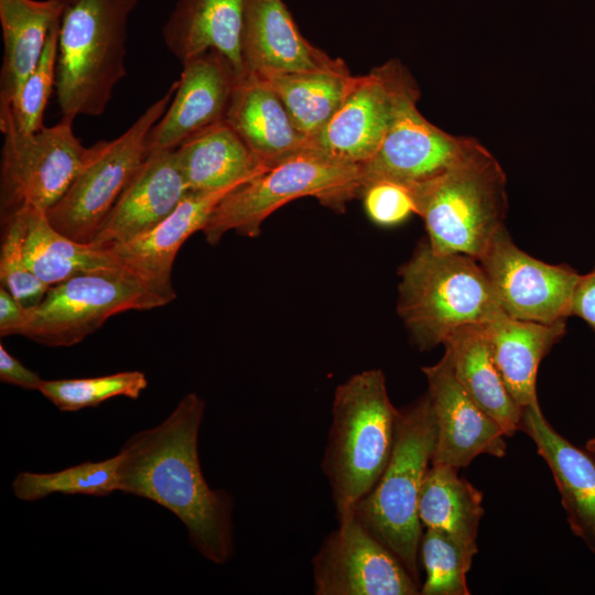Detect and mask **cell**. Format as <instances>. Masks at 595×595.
Returning <instances> with one entry per match:
<instances>
[{
  "label": "cell",
  "mask_w": 595,
  "mask_h": 595,
  "mask_svg": "<svg viewBox=\"0 0 595 595\" xmlns=\"http://www.w3.org/2000/svg\"><path fill=\"white\" fill-rule=\"evenodd\" d=\"M204 411V400L188 393L163 422L129 437L117 454L118 491L174 513L192 547L221 565L234 554V499L212 489L203 475L198 434Z\"/></svg>",
  "instance_id": "cell-1"
},
{
  "label": "cell",
  "mask_w": 595,
  "mask_h": 595,
  "mask_svg": "<svg viewBox=\"0 0 595 595\" xmlns=\"http://www.w3.org/2000/svg\"><path fill=\"white\" fill-rule=\"evenodd\" d=\"M398 414L380 369L360 371L337 386L322 459L337 518L351 512L382 475L392 453Z\"/></svg>",
  "instance_id": "cell-2"
},
{
  "label": "cell",
  "mask_w": 595,
  "mask_h": 595,
  "mask_svg": "<svg viewBox=\"0 0 595 595\" xmlns=\"http://www.w3.org/2000/svg\"><path fill=\"white\" fill-rule=\"evenodd\" d=\"M407 186L435 251L479 260L505 227L506 175L479 141L439 174Z\"/></svg>",
  "instance_id": "cell-3"
},
{
  "label": "cell",
  "mask_w": 595,
  "mask_h": 595,
  "mask_svg": "<svg viewBox=\"0 0 595 595\" xmlns=\"http://www.w3.org/2000/svg\"><path fill=\"white\" fill-rule=\"evenodd\" d=\"M398 274V314L421 350L443 344L461 326L487 324L505 313L470 256L435 251L423 240Z\"/></svg>",
  "instance_id": "cell-4"
},
{
  "label": "cell",
  "mask_w": 595,
  "mask_h": 595,
  "mask_svg": "<svg viewBox=\"0 0 595 595\" xmlns=\"http://www.w3.org/2000/svg\"><path fill=\"white\" fill-rule=\"evenodd\" d=\"M138 0H76L58 29L55 94L63 118L99 116L126 76L130 13Z\"/></svg>",
  "instance_id": "cell-5"
},
{
  "label": "cell",
  "mask_w": 595,
  "mask_h": 595,
  "mask_svg": "<svg viewBox=\"0 0 595 595\" xmlns=\"http://www.w3.org/2000/svg\"><path fill=\"white\" fill-rule=\"evenodd\" d=\"M360 193L361 165L338 161L307 147L270 163L228 192L202 231L212 246L231 230L255 238L267 217L291 201L312 196L340 212Z\"/></svg>",
  "instance_id": "cell-6"
},
{
  "label": "cell",
  "mask_w": 595,
  "mask_h": 595,
  "mask_svg": "<svg viewBox=\"0 0 595 595\" xmlns=\"http://www.w3.org/2000/svg\"><path fill=\"white\" fill-rule=\"evenodd\" d=\"M436 426L428 393L399 409L390 459L370 493L354 508L357 519L402 562L420 585V490L434 453ZM421 587V585H420Z\"/></svg>",
  "instance_id": "cell-7"
},
{
  "label": "cell",
  "mask_w": 595,
  "mask_h": 595,
  "mask_svg": "<svg viewBox=\"0 0 595 595\" xmlns=\"http://www.w3.org/2000/svg\"><path fill=\"white\" fill-rule=\"evenodd\" d=\"M177 80L136 121L112 140L87 148L71 186L47 212L51 225L64 236L90 245L101 225L147 159L148 138L167 109Z\"/></svg>",
  "instance_id": "cell-8"
},
{
  "label": "cell",
  "mask_w": 595,
  "mask_h": 595,
  "mask_svg": "<svg viewBox=\"0 0 595 595\" xmlns=\"http://www.w3.org/2000/svg\"><path fill=\"white\" fill-rule=\"evenodd\" d=\"M166 303L123 267L99 269L50 286L26 309L18 335L50 347H68L99 329L111 316Z\"/></svg>",
  "instance_id": "cell-9"
},
{
  "label": "cell",
  "mask_w": 595,
  "mask_h": 595,
  "mask_svg": "<svg viewBox=\"0 0 595 595\" xmlns=\"http://www.w3.org/2000/svg\"><path fill=\"white\" fill-rule=\"evenodd\" d=\"M73 121L62 118L52 127L24 133L8 118H0L1 220L26 206L46 213L68 190L87 152L73 131Z\"/></svg>",
  "instance_id": "cell-10"
},
{
  "label": "cell",
  "mask_w": 595,
  "mask_h": 595,
  "mask_svg": "<svg viewBox=\"0 0 595 595\" xmlns=\"http://www.w3.org/2000/svg\"><path fill=\"white\" fill-rule=\"evenodd\" d=\"M315 595H416L420 585L355 516L338 517L312 559Z\"/></svg>",
  "instance_id": "cell-11"
},
{
  "label": "cell",
  "mask_w": 595,
  "mask_h": 595,
  "mask_svg": "<svg viewBox=\"0 0 595 595\" xmlns=\"http://www.w3.org/2000/svg\"><path fill=\"white\" fill-rule=\"evenodd\" d=\"M419 98L420 89L409 74L379 149L361 165V192L377 181L403 185L425 181L448 167L476 143L474 138L450 134L426 120L416 107Z\"/></svg>",
  "instance_id": "cell-12"
},
{
  "label": "cell",
  "mask_w": 595,
  "mask_h": 595,
  "mask_svg": "<svg viewBox=\"0 0 595 595\" xmlns=\"http://www.w3.org/2000/svg\"><path fill=\"white\" fill-rule=\"evenodd\" d=\"M502 311L510 317L554 323L570 316L580 274L518 248L504 227L479 258Z\"/></svg>",
  "instance_id": "cell-13"
},
{
  "label": "cell",
  "mask_w": 595,
  "mask_h": 595,
  "mask_svg": "<svg viewBox=\"0 0 595 595\" xmlns=\"http://www.w3.org/2000/svg\"><path fill=\"white\" fill-rule=\"evenodd\" d=\"M409 71L398 60L372 68L359 80L310 147L338 161L363 165L379 149Z\"/></svg>",
  "instance_id": "cell-14"
},
{
  "label": "cell",
  "mask_w": 595,
  "mask_h": 595,
  "mask_svg": "<svg viewBox=\"0 0 595 595\" xmlns=\"http://www.w3.org/2000/svg\"><path fill=\"white\" fill-rule=\"evenodd\" d=\"M428 381L436 441L431 464L461 469L482 455H506L505 434L457 381L448 355L422 368Z\"/></svg>",
  "instance_id": "cell-15"
},
{
  "label": "cell",
  "mask_w": 595,
  "mask_h": 595,
  "mask_svg": "<svg viewBox=\"0 0 595 595\" xmlns=\"http://www.w3.org/2000/svg\"><path fill=\"white\" fill-rule=\"evenodd\" d=\"M173 98L148 138V151L177 148L192 134L225 120L239 77L218 52L208 51L183 64Z\"/></svg>",
  "instance_id": "cell-16"
},
{
  "label": "cell",
  "mask_w": 595,
  "mask_h": 595,
  "mask_svg": "<svg viewBox=\"0 0 595 595\" xmlns=\"http://www.w3.org/2000/svg\"><path fill=\"white\" fill-rule=\"evenodd\" d=\"M231 190L188 191L153 228L107 250L120 267L134 273L169 304L176 298L172 273L178 250L187 238L203 230L215 206Z\"/></svg>",
  "instance_id": "cell-17"
},
{
  "label": "cell",
  "mask_w": 595,
  "mask_h": 595,
  "mask_svg": "<svg viewBox=\"0 0 595 595\" xmlns=\"http://www.w3.org/2000/svg\"><path fill=\"white\" fill-rule=\"evenodd\" d=\"M187 192L175 149L149 153L90 245L107 249L148 231L166 218Z\"/></svg>",
  "instance_id": "cell-18"
},
{
  "label": "cell",
  "mask_w": 595,
  "mask_h": 595,
  "mask_svg": "<svg viewBox=\"0 0 595 595\" xmlns=\"http://www.w3.org/2000/svg\"><path fill=\"white\" fill-rule=\"evenodd\" d=\"M241 52L247 74L347 67L301 34L282 0H247Z\"/></svg>",
  "instance_id": "cell-19"
},
{
  "label": "cell",
  "mask_w": 595,
  "mask_h": 595,
  "mask_svg": "<svg viewBox=\"0 0 595 595\" xmlns=\"http://www.w3.org/2000/svg\"><path fill=\"white\" fill-rule=\"evenodd\" d=\"M520 431L548 464L571 530L595 554V461L559 434L541 409H523Z\"/></svg>",
  "instance_id": "cell-20"
},
{
  "label": "cell",
  "mask_w": 595,
  "mask_h": 595,
  "mask_svg": "<svg viewBox=\"0 0 595 595\" xmlns=\"http://www.w3.org/2000/svg\"><path fill=\"white\" fill-rule=\"evenodd\" d=\"M246 8L247 0H178L163 25V41L182 64L216 51L242 78L247 75L241 52Z\"/></svg>",
  "instance_id": "cell-21"
},
{
  "label": "cell",
  "mask_w": 595,
  "mask_h": 595,
  "mask_svg": "<svg viewBox=\"0 0 595 595\" xmlns=\"http://www.w3.org/2000/svg\"><path fill=\"white\" fill-rule=\"evenodd\" d=\"M225 121L264 164L309 147L274 89L258 74L237 80Z\"/></svg>",
  "instance_id": "cell-22"
},
{
  "label": "cell",
  "mask_w": 595,
  "mask_h": 595,
  "mask_svg": "<svg viewBox=\"0 0 595 595\" xmlns=\"http://www.w3.org/2000/svg\"><path fill=\"white\" fill-rule=\"evenodd\" d=\"M485 326L494 360L509 393L522 409H540L538 369L543 357L563 337L565 320L539 323L502 313Z\"/></svg>",
  "instance_id": "cell-23"
},
{
  "label": "cell",
  "mask_w": 595,
  "mask_h": 595,
  "mask_svg": "<svg viewBox=\"0 0 595 595\" xmlns=\"http://www.w3.org/2000/svg\"><path fill=\"white\" fill-rule=\"evenodd\" d=\"M486 324L456 328L443 342L453 372L468 396L506 436L520 431L523 409L509 393L494 360Z\"/></svg>",
  "instance_id": "cell-24"
},
{
  "label": "cell",
  "mask_w": 595,
  "mask_h": 595,
  "mask_svg": "<svg viewBox=\"0 0 595 595\" xmlns=\"http://www.w3.org/2000/svg\"><path fill=\"white\" fill-rule=\"evenodd\" d=\"M175 152L188 191L234 188L269 165L225 120L192 134Z\"/></svg>",
  "instance_id": "cell-25"
},
{
  "label": "cell",
  "mask_w": 595,
  "mask_h": 595,
  "mask_svg": "<svg viewBox=\"0 0 595 595\" xmlns=\"http://www.w3.org/2000/svg\"><path fill=\"white\" fill-rule=\"evenodd\" d=\"M64 9L57 0H0V105H9L33 72Z\"/></svg>",
  "instance_id": "cell-26"
},
{
  "label": "cell",
  "mask_w": 595,
  "mask_h": 595,
  "mask_svg": "<svg viewBox=\"0 0 595 595\" xmlns=\"http://www.w3.org/2000/svg\"><path fill=\"white\" fill-rule=\"evenodd\" d=\"M418 512L422 527L447 533L470 560L477 554L483 493L462 478L457 468L430 465L420 490Z\"/></svg>",
  "instance_id": "cell-27"
},
{
  "label": "cell",
  "mask_w": 595,
  "mask_h": 595,
  "mask_svg": "<svg viewBox=\"0 0 595 595\" xmlns=\"http://www.w3.org/2000/svg\"><path fill=\"white\" fill-rule=\"evenodd\" d=\"M258 75L274 89L309 144L338 110L360 76L351 75L348 67Z\"/></svg>",
  "instance_id": "cell-28"
},
{
  "label": "cell",
  "mask_w": 595,
  "mask_h": 595,
  "mask_svg": "<svg viewBox=\"0 0 595 595\" xmlns=\"http://www.w3.org/2000/svg\"><path fill=\"white\" fill-rule=\"evenodd\" d=\"M21 209L25 216L23 250L26 264L47 285L119 266L107 249L78 242L57 231L44 210L31 206Z\"/></svg>",
  "instance_id": "cell-29"
},
{
  "label": "cell",
  "mask_w": 595,
  "mask_h": 595,
  "mask_svg": "<svg viewBox=\"0 0 595 595\" xmlns=\"http://www.w3.org/2000/svg\"><path fill=\"white\" fill-rule=\"evenodd\" d=\"M118 456L84 462L54 473H19L12 482L17 498L36 501L53 494L105 497L118 491Z\"/></svg>",
  "instance_id": "cell-30"
},
{
  "label": "cell",
  "mask_w": 595,
  "mask_h": 595,
  "mask_svg": "<svg viewBox=\"0 0 595 595\" xmlns=\"http://www.w3.org/2000/svg\"><path fill=\"white\" fill-rule=\"evenodd\" d=\"M147 387L142 371L129 370L91 378L43 380L39 391L58 410L74 412L116 397L136 400Z\"/></svg>",
  "instance_id": "cell-31"
},
{
  "label": "cell",
  "mask_w": 595,
  "mask_h": 595,
  "mask_svg": "<svg viewBox=\"0 0 595 595\" xmlns=\"http://www.w3.org/2000/svg\"><path fill=\"white\" fill-rule=\"evenodd\" d=\"M419 561L425 572L422 595H468L466 575L473 560L447 533L425 528L419 547Z\"/></svg>",
  "instance_id": "cell-32"
},
{
  "label": "cell",
  "mask_w": 595,
  "mask_h": 595,
  "mask_svg": "<svg viewBox=\"0 0 595 595\" xmlns=\"http://www.w3.org/2000/svg\"><path fill=\"white\" fill-rule=\"evenodd\" d=\"M60 22L52 28L37 65L15 97L9 105H0V118H8L21 132L33 133L44 127L43 113L55 87Z\"/></svg>",
  "instance_id": "cell-33"
},
{
  "label": "cell",
  "mask_w": 595,
  "mask_h": 595,
  "mask_svg": "<svg viewBox=\"0 0 595 595\" xmlns=\"http://www.w3.org/2000/svg\"><path fill=\"white\" fill-rule=\"evenodd\" d=\"M0 283L23 306H35L50 285L40 280L24 258L25 216L20 209L1 220Z\"/></svg>",
  "instance_id": "cell-34"
},
{
  "label": "cell",
  "mask_w": 595,
  "mask_h": 595,
  "mask_svg": "<svg viewBox=\"0 0 595 595\" xmlns=\"http://www.w3.org/2000/svg\"><path fill=\"white\" fill-rule=\"evenodd\" d=\"M360 196L368 217L380 226L398 225L415 213L411 192L401 183L377 181L367 185Z\"/></svg>",
  "instance_id": "cell-35"
},
{
  "label": "cell",
  "mask_w": 595,
  "mask_h": 595,
  "mask_svg": "<svg viewBox=\"0 0 595 595\" xmlns=\"http://www.w3.org/2000/svg\"><path fill=\"white\" fill-rule=\"evenodd\" d=\"M0 380L26 390H39L43 382L36 372L10 355L2 344L0 345Z\"/></svg>",
  "instance_id": "cell-36"
},
{
  "label": "cell",
  "mask_w": 595,
  "mask_h": 595,
  "mask_svg": "<svg viewBox=\"0 0 595 595\" xmlns=\"http://www.w3.org/2000/svg\"><path fill=\"white\" fill-rule=\"evenodd\" d=\"M570 315L581 317L595 331V268L580 275L573 293Z\"/></svg>",
  "instance_id": "cell-37"
},
{
  "label": "cell",
  "mask_w": 595,
  "mask_h": 595,
  "mask_svg": "<svg viewBox=\"0 0 595 595\" xmlns=\"http://www.w3.org/2000/svg\"><path fill=\"white\" fill-rule=\"evenodd\" d=\"M25 315L26 307L0 285V335H18Z\"/></svg>",
  "instance_id": "cell-38"
},
{
  "label": "cell",
  "mask_w": 595,
  "mask_h": 595,
  "mask_svg": "<svg viewBox=\"0 0 595 595\" xmlns=\"http://www.w3.org/2000/svg\"><path fill=\"white\" fill-rule=\"evenodd\" d=\"M586 452L592 456V458L595 461V445H586L585 447Z\"/></svg>",
  "instance_id": "cell-39"
},
{
  "label": "cell",
  "mask_w": 595,
  "mask_h": 595,
  "mask_svg": "<svg viewBox=\"0 0 595 595\" xmlns=\"http://www.w3.org/2000/svg\"><path fill=\"white\" fill-rule=\"evenodd\" d=\"M57 1L66 7V6L71 4V3H73L76 0H57Z\"/></svg>",
  "instance_id": "cell-40"
},
{
  "label": "cell",
  "mask_w": 595,
  "mask_h": 595,
  "mask_svg": "<svg viewBox=\"0 0 595 595\" xmlns=\"http://www.w3.org/2000/svg\"><path fill=\"white\" fill-rule=\"evenodd\" d=\"M586 445H591V446H594L595 445V436L591 440H588V442L586 443Z\"/></svg>",
  "instance_id": "cell-41"
}]
</instances>
